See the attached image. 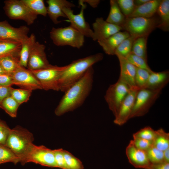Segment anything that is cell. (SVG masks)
I'll return each mask as SVG.
<instances>
[{
    "label": "cell",
    "mask_w": 169,
    "mask_h": 169,
    "mask_svg": "<svg viewBox=\"0 0 169 169\" xmlns=\"http://www.w3.org/2000/svg\"><path fill=\"white\" fill-rule=\"evenodd\" d=\"M94 74V70L91 67L81 79L64 92L55 110L57 116L73 111L83 104L92 89Z\"/></svg>",
    "instance_id": "6da1fadb"
},
{
    "label": "cell",
    "mask_w": 169,
    "mask_h": 169,
    "mask_svg": "<svg viewBox=\"0 0 169 169\" xmlns=\"http://www.w3.org/2000/svg\"><path fill=\"white\" fill-rule=\"evenodd\" d=\"M103 58L102 53H98L75 60L68 64L60 78L59 91L64 92L81 79L90 68Z\"/></svg>",
    "instance_id": "7a4b0ae2"
},
{
    "label": "cell",
    "mask_w": 169,
    "mask_h": 169,
    "mask_svg": "<svg viewBox=\"0 0 169 169\" xmlns=\"http://www.w3.org/2000/svg\"><path fill=\"white\" fill-rule=\"evenodd\" d=\"M33 134L26 129L17 125L11 130L5 145L19 159L22 164L33 145Z\"/></svg>",
    "instance_id": "3957f363"
},
{
    "label": "cell",
    "mask_w": 169,
    "mask_h": 169,
    "mask_svg": "<svg viewBox=\"0 0 169 169\" xmlns=\"http://www.w3.org/2000/svg\"><path fill=\"white\" fill-rule=\"evenodd\" d=\"M50 36L57 46L68 45L80 49L84 42V36L71 25L64 28H53Z\"/></svg>",
    "instance_id": "277c9868"
},
{
    "label": "cell",
    "mask_w": 169,
    "mask_h": 169,
    "mask_svg": "<svg viewBox=\"0 0 169 169\" xmlns=\"http://www.w3.org/2000/svg\"><path fill=\"white\" fill-rule=\"evenodd\" d=\"M159 21V19L153 17L126 18L122 28L130 35L136 38L141 37H148L149 34L157 28Z\"/></svg>",
    "instance_id": "5b68a950"
},
{
    "label": "cell",
    "mask_w": 169,
    "mask_h": 169,
    "mask_svg": "<svg viewBox=\"0 0 169 169\" xmlns=\"http://www.w3.org/2000/svg\"><path fill=\"white\" fill-rule=\"evenodd\" d=\"M67 67L68 65L59 66L51 64L45 68L30 70L39 81L42 90L59 91L60 78Z\"/></svg>",
    "instance_id": "8992f818"
},
{
    "label": "cell",
    "mask_w": 169,
    "mask_h": 169,
    "mask_svg": "<svg viewBox=\"0 0 169 169\" xmlns=\"http://www.w3.org/2000/svg\"><path fill=\"white\" fill-rule=\"evenodd\" d=\"M131 89L126 84L119 79L115 84L110 85L107 89L105 99L115 117Z\"/></svg>",
    "instance_id": "52a82bcc"
},
{
    "label": "cell",
    "mask_w": 169,
    "mask_h": 169,
    "mask_svg": "<svg viewBox=\"0 0 169 169\" xmlns=\"http://www.w3.org/2000/svg\"><path fill=\"white\" fill-rule=\"evenodd\" d=\"M161 91L147 88L140 89L137 93L130 119L146 115L158 98Z\"/></svg>",
    "instance_id": "ba28073f"
},
{
    "label": "cell",
    "mask_w": 169,
    "mask_h": 169,
    "mask_svg": "<svg viewBox=\"0 0 169 169\" xmlns=\"http://www.w3.org/2000/svg\"><path fill=\"white\" fill-rule=\"evenodd\" d=\"M4 3L5 13L10 19L22 20L29 25L37 18L38 15L32 13L21 0H7Z\"/></svg>",
    "instance_id": "9c48e42d"
},
{
    "label": "cell",
    "mask_w": 169,
    "mask_h": 169,
    "mask_svg": "<svg viewBox=\"0 0 169 169\" xmlns=\"http://www.w3.org/2000/svg\"><path fill=\"white\" fill-rule=\"evenodd\" d=\"M30 162L57 168L53 150L43 145L37 146L33 144L22 165Z\"/></svg>",
    "instance_id": "30bf717a"
},
{
    "label": "cell",
    "mask_w": 169,
    "mask_h": 169,
    "mask_svg": "<svg viewBox=\"0 0 169 169\" xmlns=\"http://www.w3.org/2000/svg\"><path fill=\"white\" fill-rule=\"evenodd\" d=\"M13 85L32 91L42 90L39 81L29 69L19 65L11 74Z\"/></svg>",
    "instance_id": "8fae6325"
},
{
    "label": "cell",
    "mask_w": 169,
    "mask_h": 169,
    "mask_svg": "<svg viewBox=\"0 0 169 169\" xmlns=\"http://www.w3.org/2000/svg\"><path fill=\"white\" fill-rule=\"evenodd\" d=\"M79 5L81 6L79 13L75 14L74 13L72 8L64 7L62 10L70 22L71 26L82 34L84 37L92 38L93 35V30L89 24L85 19L84 15V10L86 5L85 3L79 2Z\"/></svg>",
    "instance_id": "7c38bea8"
},
{
    "label": "cell",
    "mask_w": 169,
    "mask_h": 169,
    "mask_svg": "<svg viewBox=\"0 0 169 169\" xmlns=\"http://www.w3.org/2000/svg\"><path fill=\"white\" fill-rule=\"evenodd\" d=\"M29 30L26 26L15 28L7 21H0V39L3 40H13L22 43L28 37Z\"/></svg>",
    "instance_id": "4fadbf2b"
},
{
    "label": "cell",
    "mask_w": 169,
    "mask_h": 169,
    "mask_svg": "<svg viewBox=\"0 0 169 169\" xmlns=\"http://www.w3.org/2000/svg\"><path fill=\"white\" fill-rule=\"evenodd\" d=\"M45 46L36 41L29 55L27 69L37 70L48 67L51 64L48 60L45 52Z\"/></svg>",
    "instance_id": "5bb4252c"
},
{
    "label": "cell",
    "mask_w": 169,
    "mask_h": 169,
    "mask_svg": "<svg viewBox=\"0 0 169 169\" xmlns=\"http://www.w3.org/2000/svg\"><path fill=\"white\" fill-rule=\"evenodd\" d=\"M92 27V39L97 41L106 39L122 29L121 27L109 23L102 17L96 18Z\"/></svg>",
    "instance_id": "9a60e30c"
},
{
    "label": "cell",
    "mask_w": 169,
    "mask_h": 169,
    "mask_svg": "<svg viewBox=\"0 0 169 169\" xmlns=\"http://www.w3.org/2000/svg\"><path fill=\"white\" fill-rule=\"evenodd\" d=\"M139 90L138 88L131 89L123 101L117 115L115 117L114 121V123L121 126L130 119L136 97Z\"/></svg>",
    "instance_id": "2e32d148"
},
{
    "label": "cell",
    "mask_w": 169,
    "mask_h": 169,
    "mask_svg": "<svg viewBox=\"0 0 169 169\" xmlns=\"http://www.w3.org/2000/svg\"><path fill=\"white\" fill-rule=\"evenodd\" d=\"M125 153L129 163L136 168L145 169L151 164L146 151L137 148L132 140L126 147Z\"/></svg>",
    "instance_id": "e0dca14e"
},
{
    "label": "cell",
    "mask_w": 169,
    "mask_h": 169,
    "mask_svg": "<svg viewBox=\"0 0 169 169\" xmlns=\"http://www.w3.org/2000/svg\"><path fill=\"white\" fill-rule=\"evenodd\" d=\"M46 2L48 5L47 7V14L55 24L59 23L61 22L58 20L59 18H66L63 11V7L72 8L75 6L73 3L66 0H48Z\"/></svg>",
    "instance_id": "ac0fdd59"
},
{
    "label": "cell",
    "mask_w": 169,
    "mask_h": 169,
    "mask_svg": "<svg viewBox=\"0 0 169 169\" xmlns=\"http://www.w3.org/2000/svg\"><path fill=\"white\" fill-rule=\"evenodd\" d=\"M117 57L119 59L120 67L119 79L126 84L131 89L138 88L135 81L136 67L129 62L126 58L120 56Z\"/></svg>",
    "instance_id": "d6986e66"
},
{
    "label": "cell",
    "mask_w": 169,
    "mask_h": 169,
    "mask_svg": "<svg viewBox=\"0 0 169 169\" xmlns=\"http://www.w3.org/2000/svg\"><path fill=\"white\" fill-rule=\"evenodd\" d=\"M130 36L127 32L120 31L106 39L97 42L105 54L109 55H114L120 43Z\"/></svg>",
    "instance_id": "ffe728a7"
},
{
    "label": "cell",
    "mask_w": 169,
    "mask_h": 169,
    "mask_svg": "<svg viewBox=\"0 0 169 169\" xmlns=\"http://www.w3.org/2000/svg\"><path fill=\"white\" fill-rule=\"evenodd\" d=\"M169 81V72L168 70L150 74L145 88L152 90L161 91Z\"/></svg>",
    "instance_id": "44dd1931"
},
{
    "label": "cell",
    "mask_w": 169,
    "mask_h": 169,
    "mask_svg": "<svg viewBox=\"0 0 169 169\" xmlns=\"http://www.w3.org/2000/svg\"><path fill=\"white\" fill-rule=\"evenodd\" d=\"M161 1V0H150L148 2L142 5L136 6L134 11L128 18L152 17L156 13Z\"/></svg>",
    "instance_id": "7402d4cb"
},
{
    "label": "cell",
    "mask_w": 169,
    "mask_h": 169,
    "mask_svg": "<svg viewBox=\"0 0 169 169\" xmlns=\"http://www.w3.org/2000/svg\"><path fill=\"white\" fill-rule=\"evenodd\" d=\"M21 45V43L13 40L0 41V59L9 56L19 57Z\"/></svg>",
    "instance_id": "603a6c76"
},
{
    "label": "cell",
    "mask_w": 169,
    "mask_h": 169,
    "mask_svg": "<svg viewBox=\"0 0 169 169\" xmlns=\"http://www.w3.org/2000/svg\"><path fill=\"white\" fill-rule=\"evenodd\" d=\"M36 41L35 36L32 33L21 43L19 55V64L21 66L27 67L29 55Z\"/></svg>",
    "instance_id": "cb8c5ba5"
},
{
    "label": "cell",
    "mask_w": 169,
    "mask_h": 169,
    "mask_svg": "<svg viewBox=\"0 0 169 169\" xmlns=\"http://www.w3.org/2000/svg\"><path fill=\"white\" fill-rule=\"evenodd\" d=\"M110 9L106 21L111 24L122 27L126 17L120 10L116 0L110 1Z\"/></svg>",
    "instance_id": "d4e9b609"
},
{
    "label": "cell",
    "mask_w": 169,
    "mask_h": 169,
    "mask_svg": "<svg viewBox=\"0 0 169 169\" xmlns=\"http://www.w3.org/2000/svg\"><path fill=\"white\" fill-rule=\"evenodd\" d=\"M156 13L160 18L159 23L157 28L164 31H169V0H161Z\"/></svg>",
    "instance_id": "484cf974"
},
{
    "label": "cell",
    "mask_w": 169,
    "mask_h": 169,
    "mask_svg": "<svg viewBox=\"0 0 169 169\" xmlns=\"http://www.w3.org/2000/svg\"><path fill=\"white\" fill-rule=\"evenodd\" d=\"M148 37L136 38L132 44L131 53L140 57L147 61L146 45Z\"/></svg>",
    "instance_id": "4316f807"
},
{
    "label": "cell",
    "mask_w": 169,
    "mask_h": 169,
    "mask_svg": "<svg viewBox=\"0 0 169 169\" xmlns=\"http://www.w3.org/2000/svg\"><path fill=\"white\" fill-rule=\"evenodd\" d=\"M153 145L162 151L169 148V133L166 132L162 128L156 131Z\"/></svg>",
    "instance_id": "83f0119b"
},
{
    "label": "cell",
    "mask_w": 169,
    "mask_h": 169,
    "mask_svg": "<svg viewBox=\"0 0 169 169\" xmlns=\"http://www.w3.org/2000/svg\"><path fill=\"white\" fill-rule=\"evenodd\" d=\"M20 105L11 96L4 99L0 104V108L13 118L17 116V111Z\"/></svg>",
    "instance_id": "f1b7e54d"
},
{
    "label": "cell",
    "mask_w": 169,
    "mask_h": 169,
    "mask_svg": "<svg viewBox=\"0 0 169 169\" xmlns=\"http://www.w3.org/2000/svg\"><path fill=\"white\" fill-rule=\"evenodd\" d=\"M34 14L45 17L47 15V7L43 0H21Z\"/></svg>",
    "instance_id": "f546056e"
},
{
    "label": "cell",
    "mask_w": 169,
    "mask_h": 169,
    "mask_svg": "<svg viewBox=\"0 0 169 169\" xmlns=\"http://www.w3.org/2000/svg\"><path fill=\"white\" fill-rule=\"evenodd\" d=\"M0 65L5 72L11 74L20 65L19 57L14 56H7L0 59Z\"/></svg>",
    "instance_id": "4dcf8cb0"
},
{
    "label": "cell",
    "mask_w": 169,
    "mask_h": 169,
    "mask_svg": "<svg viewBox=\"0 0 169 169\" xmlns=\"http://www.w3.org/2000/svg\"><path fill=\"white\" fill-rule=\"evenodd\" d=\"M136 38L130 35L124 40L117 48L115 55L126 58L131 53L132 44Z\"/></svg>",
    "instance_id": "1f68e13d"
},
{
    "label": "cell",
    "mask_w": 169,
    "mask_h": 169,
    "mask_svg": "<svg viewBox=\"0 0 169 169\" xmlns=\"http://www.w3.org/2000/svg\"><path fill=\"white\" fill-rule=\"evenodd\" d=\"M20 162L19 159L9 147L0 144V164L8 162L16 164Z\"/></svg>",
    "instance_id": "d6a6232c"
},
{
    "label": "cell",
    "mask_w": 169,
    "mask_h": 169,
    "mask_svg": "<svg viewBox=\"0 0 169 169\" xmlns=\"http://www.w3.org/2000/svg\"><path fill=\"white\" fill-rule=\"evenodd\" d=\"M32 91L22 88H12L11 95L19 104L27 102L31 95Z\"/></svg>",
    "instance_id": "836d02e7"
},
{
    "label": "cell",
    "mask_w": 169,
    "mask_h": 169,
    "mask_svg": "<svg viewBox=\"0 0 169 169\" xmlns=\"http://www.w3.org/2000/svg\"><path fill=\"white\" fill-rule=\"evenodd\" d=\"M150 73L146 69L136 67L135 81L136 86L139 89L145 88Z\"/></svg>",
    "instance_id": "e575fe53"
},
{
    "label": "cell",
    "mask_w": 169,
    "mask_h": 169,
    "mask_svg": "<svg viewBox=\"0 0 169 169\" xmlns=\"http://www.w3.org/2000/svg\"><path fill=\"white\" fill-rule=\"evenodd\" d=\"M64 155L68 169H84L82 162L70 152L63 150Z\"/></svg>",
    "instance_id": "d590c367"
},
{
    "label": "cell",
    "mask_w": 169,
    "mask_h": 169,
    "mask_svg": "<svg viewBox=\"0 0 169 169\" xmlns=\"http://www.w3.org/2000/svg\"><path fill=\"white\" fill-rule=\"evenodd\" d=\"M146 152L151 163L156 164L165 162L163 151L158 149L153 146Z\"/></svg>",
    "instance_id": "8d00e7d4"
},
{
    "label": "cell",
    "mask_w": 169,
    "mask_h": 169,
    "mask_svg": "<svg viewBox=\"0 0 169 169\" xmlns=\"http://www.w3.org/2000/svg\"><path fill=\"white\" fill-rule=\"evenodd\" d=\"M126 59L136 68L146 69L151 73L153 72L148 66L147 61L133 53H131Z\"/></svg>",
    "instance_id": "74e56055"
},
{
    "label": "cell",
    "mask_w": 169,
    "mask_h": 169,
    "mask_svg": "<svg viewBox=\"0 0 169 169\" xmlns=\"http://www.w3.org/2000/svg\"><path fill=\"white\" fill-rule=\"evenodd\" d=\"M119 7L126 18L128 17L136 7L133 0H117Z\"/></svg>",
    "instance_id": "f35d334b"
},
{
    "label": "cell",
    "mask_w": 169,
    "mask_h": 169,
    "mask_svg": "<svg viewBox=\"0 0 169 169\" xmlns=\"http://www.w3.org/2000/svg\"><path fill=\"white\" fill-rule=\"evenodd\" d=\"M156 135V131L150 126H147L134 133L133 136L153 141Z\"/></svg>",
    "instance_id": "ab89813d"
},
{
    "label": "cell",
    "mask_w": 169,
    "mask_h": 169,
    "mask_svg": "<svg viewBox=\"0 0 169 169\" xmlns=\"http://www.w3.org/2000/svg\"><path fill=\"white\" fill-rule=\"evenodd\" d=\"M63 150L62 148L53 150L55 162L57 168L68 169L64 155Z\"/></svg>",
    "instance_id": "60d3db41"
},
{
    "label": "cell",
    "mask_w": 169,
    "mask_h": 169,
    "mask_svg": "<svg viewBox=\"0 0 169 169\" xmlns=\"http://www.w3.org/2000/svg\"><path fill=\"white\" fill-rule=\"evenodd\" d=\"M132 140L134 145L141 150L146 151L153 146L152 141L134 136Z\"/></svg>",
    "instance_id": "b9f144b4"
},
{
    "label": "cell",
    "mask_w": 169,
    "mask_h": 169,
    "mask_svg": "<svg viewBox=\"0 0 169 169\" xmlns=\"http://www.w3.org/2000/svg\"><path fill=\"white\" fill-rule=\"evenodd\" d=\"M11 130L6 122L0 118V144L5 145Z\"/></svg>",
    "instance_id": "7bdbcfd3"
},
{
    "label": "cell",
    "mask_w": 169,
    "mask_h": 169,
    "mask_svg": "<svg viewBox=\"0 0 169 169\" xmlns=\"http://www.w3.org/2000/svg\"><path fill=\"white\" fill-rule=\"evenodd\" d=\"M13 85L11 74L5 73L0 74V86H12Z\"/></svg>",
    "instance_id": "ee69618b"
},
{
    "label": "cell",
    "mask_w": 169,
    "mask_h": 169,
    "mask_svg": "<svg viewBox=\"0 0 169 169\" xmlns=\"http://www.w3.org/2000/svg\"><path fill=\"white\" fill-rule=\"evenodd\" d=\"M12 86H0V104L3 100L11 95Z\"/></svg>",
    "instance_id": "f6af8a7d"
},
{
    "label": "cell",
    "mask_w": 169,
    "mask_h": 169,
    "mask_svg": "<svg viewBox=\"0 0 169 169\" xmlns=\"http://www.w3.org/2000/svg\"><path fill=\"white\" fill-rule=\"evenodd\" d=\"M145 169H169V163L164 162L156 164L151 163Z\"/></svg>",
    "instance_id": "bcb514c9"
},
{
    "label": "cell",
    "mask_w": 169,
    "mask_h": 169,
    "mask_svg": "<svg viewBox=\"0 0 169 169\" xmlns=\"http://www.w3.org/2000/svg\"><path fill=\"white\" fill-rule=\"evenodd\" d=\"M100 2L99 0H81L79 2L82 3H87L91 7L95 8L97 7Z\"/></svg>",
    "instance_id": "7dc6e473"
},
{
    "label": "cell",
    "mask_w": 169,
    "mask_h": 169,
    "mask_svg": "<svg viewBox=\"0 0 169 169\" xmlns=\"http://www.w3.org/2000/svg\"><path fill=\"white\" fill-rule=\"evenodd\" d=\"M164 162L169 163V148L163 151Z\"/></svg>",
    "instance_id": "c3c4849f"
},
{
    "label": "cell",
    "mask_w": 169,
    "mask_h": 169,
    "mask_svg": "<svg viewBox=\"0 0 169 169\" xmlns=\"http://www.w3.org/2000/svg\"><path fill=\"white\" fill-rule=\"evenodd\" d=\"M149 1L150 0H134V3L136 7L142 5Z\"/></svg>",
    "instance_id": "681fc988"
},
{
    "label": "cell",
    "mask_w": 169,
    "mask_h": 169,
    "mask_svg": "<svg viewBox=\"0 0 169 169\" xmlns=\"http://www.w3.org/2000/svg\"><path fill=\"white\" fill-rule=\"evenodd\" d=\"M7 73L3 70L2 68L0 65V74Z\"/></svg>",
    "instance_id": "f907efd6"
},
{
    "label": "cell",
    "mask_w": 169,
    "mask_h": 169,
    "mask_svg": "<svg viewBox=\"0 0 169 169\" xmlns=\"http://www.w3.org/2000/svg\"><path fill=\"white\" fill-rule=\"evenodd\" d=\"M2 40H3V39H0V41Z\"/></svg>",
    "instance_id": "816d5d0a"
}]
</instances>
